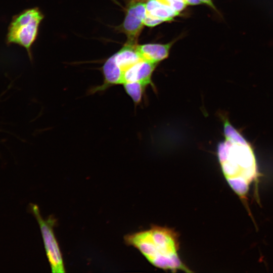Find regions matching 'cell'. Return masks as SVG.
Segmentation results:
<instances>
[{
    "label": "cell",
    "mask_w": 273,
    "mask_h": 273,
    "mask_svg": "<svg viewBox=\"0 0 273 273\" xmlns=\"http://www.w3.org/2000/svg\"><path fill=\"white\" fill-rule=\"evenodd\" d=\"M146 3L138 0H131L127 4L124 19L118 27L119 32L124 33L127 42L137 43L139 36L143 28L146 15Z\"/></svg>",
    "instance_id": "obj_6"
},
{
    "label": "cell",
    "mask_w": 273,
    "mask_h": 273,
    "mask_svg": "<svg viewBox=\"0 0 273 273\" xmlns=\"http://www.w3.org/2000/svg\"><path fill=\"white\" fill-rule=\"evenodd\" d=\"M137 44L126 42L122 48L106 60L102 67L104 82L102 85L96 87L97 91L120 84L123 73L131 66L143 60L137 51Z\"/></svg>",
    "instance_id": "obj_4"
},
{
    "label": "cell",
    "mask_w": 273,
    "mask_h": 273,
    "mask_svg": "<svg viewBox=\"0 0 273 273\" xmlns=\"http://www.w3.org/2000/svg\"><path fill=\"white\" fill-rule=\"evenodd\" d=\"M172 42L166 44L148 43L137 44V51L144 60L158 63L168 56Z\"/></svg>",
    "instance_id": "obj_8"
},
{
    "label": "cell",
    "mask_w": 273,
    "mask_h": 273,
    "mask_svg": "<svg viewBox=\"0 0 273 273\" xmlns=\"http://www.w3.org/2000/svg\"><path fill=\"white\" fill-rule=\"evenodd\" d=\"M123 85L126 92L133 102L136 104L139 103L142 99L146 85L139 82L126 83Z\"/></svg>",
    "instance_id": "obj_10"
},
{
    "label": "cell",
    "mask_w": 273,
    "mask_h": 273,
    "mask_svg": "<svg viewBox=\"0 0 273 273\" xmlns=\"http://www.w3.org/2000/svg\"><path fill=\"white\" fill-rule=\"evenodd\" d=\"M225 140L217 146V156L222 173L234 191L245 198L249 186L258 177L257 164L251 144L225 119Z\"/></svg>",
    "instance_id": "obj_1"
},
{
    "label": "cell",
    "mask_w": 273,
    "mask_h": 273,
    "mask_svg": "<svg viewBox=\"0 0 273 273\" xmlns=\"http://www.w3.org/2000/svg\"><path fill=\"white\" fill-rule=\"evenodd\" d=\"M157 63L142 60L135 63L122 74L120 84L139 82L145 85L152 83L151 76Z\"/></svg>",
    "instance_id": "obj_7"
},
{
    "label": "cell",
    "mask_w": 273,
    "mask_h": 273,
    "mask_svg": "<svg viewBox=\"0 0 273 273\" xmlns=\"http://www.w3.org/2000/svg\"><path fill=\"white\" fill-rule=\"evenodd\" d=\"M139 1H141V2H147L149 0H138Z\"/></svg>",
    "instance_id": "obj_14"
},
{
    "label": "cell",
    "mask_w": 273,
    "mask_h": 273,
    "mask_svg": "<svg viewBox=\"0 0 273 273\" xmlns=\"http://www.w3.org/2000/svg\"><path fill=\"white\" fill-rule=\"evenodd\" d=\"M124 240L158 268L173 272H192L179 257V236L173 229L152 225L148 230L127 234Z\"/></svg>",
    "instance_id": "obj_2"
},
{
    "label": "cell",
    "mask_w": 273,
    "mask_h": 273,
    "mask_svg": "<svg viewBox=\"0 0 273 273\" xmlns=\"http://www.w3.org/2000/svg\"><path fill=\"white\" fill-rule=\"evenodd\" d=\"M202 3L205 4L207 5H208L210 7L214 9L216 12H218L214 5L212 0H200Z\"/></svg>",
    "instance_id": "obj_13"
},
{
    "label": "cell",
    "mask_w": 273,
    "mask_h": 273,
    "mask_svg": "<svg viewBox=\"0 0 273 273\" xmlns=\"http://www.w3.org/2000/svg\"><path fill=\"white\" fill-rule=\"evenodd\" d=\"M187 5H197L202 2L200 0H184Z\"/></svg>",
    "instance_id": "obj_12"
},
{
    "label": "cell",
    "mask_w": 273,
    "mask_h": 273,
    "mask_svg": "<svg viewBox=\"0 0 273 273\" xmlns=\"http://www.w3.org/2000/svg\"><path fill=\"white\" fill-rule=\"evenodd\" d=\"M43 18L44 15L38 7L26 9L14 15L7 29V45L16 44L24 48L31 60L32 47L38 37Z\"/></svg>",
    "instance_id": "obj_3"
},
{
    "label": "cell",
    "mask_w": 273,
    "mask_h": 273,
    "mask_svg": "<svg viewBox=\"0 0 273 273\" xmlns=\"http://www.w3.org/2000/svg\"><path fill=\"white\" fill-rule=\"evenodd\" d=\"M163 22L164 21L162 20L156 18L146 13L144 20V24L148 27H154Z\"/></svg>",
    "instance_id": "obj_11"
},
{
    "label": "cell",
    "mask_w": 273,
    "mask_h": 273,
    "mask_svg": "<svg viewBox=\"0 0 273 273\" xmlns=\"http://www.w3.org/2000/svg\"><path fill=\"white\" fill-rule=\"evenodd\" d=\"M146 3V13L164 22L171 21L179 13L173 10L163 0H149Z\"/></svg>",
    "instance_id": "obj_9"
},
{
    "label": "cell",
    "mask_w": 273,
    "mask_h": 273,
    "mask_svg": "<svg viewBox=\"0 0 273 273\" xmlns=\"http://www.w3.org/2000/svg\"><path fill=\"white\" fill-rule=\"evenodd\" d=\"M28 208L39 224L52 272H65L62 254L54 231L56 219L52 216L46 219L42 217L39 208L36 204H30Z\"/></svg>",
    "instance_id": "obj_5"
}]
</instances>
